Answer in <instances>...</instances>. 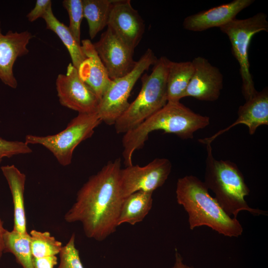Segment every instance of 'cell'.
Wrapping results in <instances>:
<instances>
[{"mask_svg":"<svg viewBox=\"0 0 268 268\" xmlns=\"http://www.w3.org/2000/svg\"><path fill=\"white\" fill-rule=\"evenodd\" d=\"M121 159L109 161L90 177L76 194L75 201L66 213L68 223L82 224L89 238L102 241L114 233L123 199L120 194Z\"/></svg>","mask_w":268,"mask_h":268,"instance_id":"obj_1","label":"cell"},{"mask_svg":"<svg viewBox=\"0 0 268 268\" xmlns=\"http://www.w3.org/2000/svg\"><path fill=\"white\" fill-rule=\"evenodd\" d=\"M209 123V117L193 112L180 102H167L138 126L124 134L122 140L124 164L126 167L133 165V153L144 146L153 131H163L183 139L193 138L196 131Z\"/></svg>","mask_w":268,"mask_h":268,"instance_id":"obj_2","label":"cell"},{"mask_svg":"<svg viewBox=\"0 0 268 268\" xmlns=\"http://www.w3.org/2000/svg\"><path fill=\"white\" fill-rule=\"evenodd\" d=\"M178 204L188 214L190 229L206 226L220 234L238 237L243 228L237 218L228 215L212 197L203 182L187 175L178 179L176 190Z\"/></svg>","mask_w":268,"mask_h":268,"instance_id":"obj_3","label":"cell"},{"mask_svg":"<svg viewBox=\"0 0 268 268\" xmlns=\"http://www.w3.org/2000/svg\"><path fill=\"white\" fill-rule=\"evenodd\" d=\"M204 181L215 194L220 206L230 216L237 218L241 211L254 215H267L266 211L249 206L245 199L250 190L237 165L229 160H217L212 154L211 144H206Z\"/></svg>","mask_w":268,"mask_h":268,"instance_id":"obj_4","label":"cell"},{"mask_svg":"<svg viewBox=\"0 0 268 268\" xmlns=\"http://www.w3.org/2000/svg\"><path fill=\"white\" fill-rule=\"evenodd\" d=\"M169 61L167 58L161 57L153 65L151 73L141 77L139 94L114 125L117 133L125 134L135 128L166 104Z\"/></svg>","mask_w":268,"mask_h":268,"instance_id":"obj_5","label":"cell"},{"mask_svg":"<svg viewBox=\"0 0 268 268\" xmlns=\"http://www.w3.org/2000/svg\"><path fill=\"white\" fill-rule=\"evenodd\" d=\"M102 122L97 112L78 113L60 133L46 136L27 134L24 141L28 145L44 146L53 154L60 165L67 166L71 162L75 148L91 137L95 129Z\"/></svg>","mask_w":268,"mask_h":268,"instance_id":"obj_6","label":"cell"},{"mask_svg":"<svg viewBox=\"0 0 268 268\" xmlns=\"http://www.w3.org/2000/svg\"><path fill=\"white\" fill-rule=\"evenodd\" d=\"M219 29L228 36L233 55L239 65L242 92L245 100L247 101L257 92L250 71L249 47L255 34L261 31H268L267 15L259 12L246 19L235 18Z\"/></svg>","mask_w":268,"mask_h":268,"instance_id":"obj_7","label":"cell"},{"mask_svg":"<svg viewBox=\"0 0 268 268\" xmlns=\"http://www.w3.org/2000/svg\"><path fill=\"white\" fill-rule=\"evenodd\" d=\"M158 58L153 51L148 49L140 57L133 70L126 75L113 80L100 100L97 114L102 122L114 125L125 112L130 103L128 98L137 80Z\"/></svg>","mask_w":268,"mask_h":268,"instance_id":"obj_8","label":"cell"},{"mask_svg":"<svg viewBox=\"0 0 268 268\" xmlns=\"http://www.w3.org/2000/svg\"><path fill=\"white\" fill-rule=\"evenodd\" d=\"M171 168L170 161L165 158H156L142 167L133 164L121 168L119 186L122 198L125 199L137 191L153 193L163 185Z\"/></svg>","mask_w":268,"mask_h":268,"instance_id":"obj_9","label":"cell"},{"mask_svg":"<svg viewBox=\"0 0 268 268\" xmlns=\"http://www.w3.org/2000/svg\"><path fill=\"white\" fill-rule=\"evenodd\" d=\"M60 104L78 113L97 112L100 99L80 78L77 69L69 63L66 74H59L56 81Z\"/></svg>","mask_w":268,"mask_h":268,"instance_id":"obj_10","label":"cell"},{"mask_svg":"<svg viewBox=\"0 0 268 268\" xmlns=\"http://www.w3.org/2000/svg\"><path fill=\"white\" fill-rule=\"evenodd\" d=\"M93 44L112 80L126 75L134 67L136 62L133 59L134 52L109 28L107 27L99 40Z\"/></svg>","mask_w":268,"mask_h":268,"instance_id":"obj_11","label":"cell"},{"mask_svg":"<svg viewBox=\"0 0 268 268\" xmlns=\"http://www.w3.org/2000/svg\"><path fill=\"white\" fill-rule=\"evenodd\" d=\"M107 27L134 52L145 31L144 21L133 8L130 0H116L110 14Z\"/></svg>","mask_w":268,"mask_h":268,"instance_id":"obj_12","label":"cell"},{"mask_svg":"<svg viewBox=\"0 0 268 268\" xmlns=\"http://www.w3.org/2000/svg\"><path fill=\"white\" fill-rule=\"evenodd\" d=\"M192 62L195 70L185 97L204 101L217 100L223 86V76L219 68L202 57H196Z\"/></svg>","mask_w":268,"mask_h":268,"instance_id":"obj_13","label":"cell"},{"mask_svg":"<svg viewBox=\"0 0 268 268\" xmlns=\"http://www.w3.org/2000/svg\"><path fill=\"white\" fill-rule=\"evenodd\" d=\"M34 36L27 30L21 32L9 30L4 34L0 20V80L5 85L13 89L17 87L13 67L18 58L29 53L27 45Z\"/></svg>","mask_w":268,"mask_h":268,"instance_id":"obj_14","label":"cell"},{"mask_svg":"<svg viewBox=\"0 0 268 268\" xmlns=\"http://www.w3.org/2000/svg\"><path fill=\"white\" fill-rule=\"evenodd\" d=\"M254 0H233L228 3L200 11L186 17L184 28L193 32H201L220 27L236 18L242 10L251 5Z\"/></svg>","mask_w":268,"mask_h":268,"instance_id":"obj_15","label":"cell"},{"mask_svg":"<svg viewBox=\"0 0 268 268\" xmlns=\"http://www.w3.org/2000/svg\"><path fill=\"white\" fill-rule=\"evenodd\" d=\"M237 120L226 128L218 131L212 136L199 140L204 144H211L219 135L239 124L247 126L250 134H254L258 127L268 125V90L265 88L258 92L250 99L240 106L237 112Z\"/></svg>","mask_w":268,"mask_h":268,"instance_id":"obj_16","label":"cell"},{"mask_svg":"<svg viewBox=\"0 0 268 268\" xmlns=\"http://www.w3.org/2000/svg\"><path fill=\"white\" fill-rule=\"evenodd\" d=\"M81 47L86 58L77 69L78 75L100 100L113 80L110 78L91 41L83 40Z\"/></svg>","mask_w":268,"mask_h":268,"instance_id":"obj_17","label":"cell"},{"mask_svg":"<svg viewBox=\"0 0 268 268\" xmlns=\"http://www.w3.org/2000/svg\"><path fill=\"white\" fill-rule=\"evenodd\" d=\"M0 169L7 181L12 196L14 210L13 230L21 233H27L24 203L26 175L14 165L2 166Z\"/></svg>","mask_w":268,"mask_h":268,"instance_id":"obj_18","label":"cell"},{"mask_svg":"<svg viewBox=\"0 0 268 268\" xmlns=\"http://www.w3.org/2000/svg\"><path fill=\"white\" fill-rule=\"evenodd\" d=\"M194 70L192 61L176 62L170 60L166 84L167 102H179L185 97Z\"/></svg>","mask_w":268,"mask_h":268,"instance_id":"obj_19","label":"cell"},{"mask_svg":"<svg viewBox=\"0 0 268 268\" xmlns=\"http://www.w3.org/2000/svg\"><path fill=\"white\" fill-rule=\"evenodd\" d=\"M152 194L137 191L125 198L118 218V226L125 223L134 225L141 222L151 209Z\"/></svg>","mask_w":268,"mask_h":268,"instance_id":"obj_20","label":"cell"},{"mask_svg":"<svg viewBox=\"0 0 268 268\" xmlns=\"http://www.w3.org/2000/svg\"><path fill=\"white\" fill-rule=\"evenodd\" d=\"M42 18L46 28L54 32L60 39L70 55L72 65L77 69L86 57L81 49V44L75 40L68 27L61 22L54 15L52 6Z\"/></svg>","mask_w":268,"mask_h":268,"instance_id":"obj_21","label":"cell"},{"mask_svg":"<svg viewBox=\"0 0 268 268\" xmlns=\"http://www.w3.org/2000/svg\"><path fill=\"white\" fill-rule=\"evenodd\" d=\"M116 0H82L83 16L87 21L91 39L108 25Z\"/></svg>","mask_w":268,"mask_h":268,"instance_id":"obj_22","label":"cell"},{"mask_svg":"<svg viewBox=\"0 0 268 268\" xmlns=\"http://www.w3.org/2000/svg\"><path fill=\"white\" fill-rule=\"evenodd\" d=\"M4 253H10L23 268H34L30 235L12 229L6 230L3 236Z\"/></svg>","mask_w":268,"mask_h":268,"instance_id":"obj_23","label":"cell"},{"mask_svg":"<svg viewBox=\"0 0 268 268\" xmlns=\"http://www.w3.org/2000/svg\"><path fill=\"white\" fill-rule=\"evenodd\" d=\"M29 235L33 258H39L59 254L63 247L62 243L56 240L49 232L32 230Z\"/></svg>","mask_w":268,"mask_h":268,"instance_id":"obj_24","label":"cell"},{"mask_svg":"<svg viewBox=\"0 0 268 268\" xmlns=\"http://www.w3.org/2000/svg\"><path fill=\"white\" fill-rule=\"evenodd\" d=\"M62 4L68 15V28L77 42L81 44L80 26L84 18L82 0H64Z\"/></svg>","mask_w":268,"mask_h":268,"instance_id":"obj_25","label":"cell"},{"mask_svg":"<svg viewBox=\"0 0 268 268\" xmlns=\"http://www.w3.org/2000/svg\"><path fill=\"white\" fill-rule=\"evenodd\" d=\"M58 268H84L80 259L79 251L75 245V234L71 236L67 244L63 246L60 253Z\"/></svg>","mask_w":268,"mask_h":268,"instance_id":"obj_26","label":"cell"},{"mask_svg":"<svg viewBox=\"0 0 268 268\" xmlns=\"http://www.w3.org/2000/svg\"><path fill=\"white\" fill-rule=\"evenodd\" d=\"M32 152V149L25 141L7 140L0 137V163L5 157Z\"/></svg>","mask_w":268,"mask_h":268,"instance_id":"obj_27","label":"cell"},{"mask_svg":"<svg viewBox=\"0 0 268 268\" xmlns=\"http://www.w3.org/2000/svg\"><path fill=\"white\" fill-rule=\"evenodd\" d=\"M52 6L51 0H37L34 7L27 14L28 21L33 22L43 16Z\"/></svg>","mask_w":268,"mask_h":268,"instance_id":"obj_28","label":"cell"},{"mask_svg":"<svg viewBox=\"0 0 268 268\" xmlns=\"http://www.w3.org/2000/svg\"><path fill=\"white\" fill-rule=\"evenodd\" d=\"M57 264L56 256H47L42 258H33L34 268H54Z\"/></svg>","mask_w":268,"mask_h":268,"instance_id":"obj_29","label":"cell"},{"mask_svg":"<svg viewBox=\"0 0 268 268\" xmlns=\"http://www.w3.org/2000/svg\"><path fill=\"white\" fill-rule=\"evenodd\" d=\"M175 257V262L171 268H193L184 263L182 256L177 250H176Z\"/></svg>","mask_w":268,"mask_h":268,"instance_id":"obj_30","label":"cell"},{"mask_svg":"<svg viewBox=\"0 0 268 268\" xmlns=\"http://www.w3.org/2000/svg\"><path fill=\"white\" fill-rule=\"evenodd\" d=\"M6 229H4L3 222L0 218V259L4 253L3 236Z\"/></svg>","mask_w":268,"mask_h":268,"instance_id":"obj_31","label":"cell"}]
</instances>
